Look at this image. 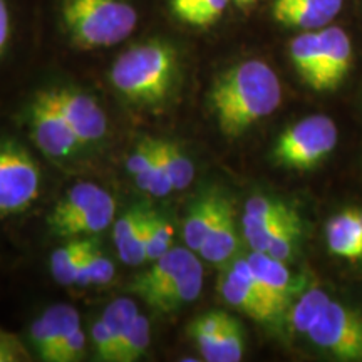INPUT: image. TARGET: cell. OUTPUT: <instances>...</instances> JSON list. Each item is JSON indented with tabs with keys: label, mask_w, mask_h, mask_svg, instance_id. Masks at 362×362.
I'll return each mask as SVG.
<instances>
[{
	"label": "cell",
	"mask_w": 362,
	"mask_h": 362,
	"mask_svg": "<svg viewBox=\"0 0 362 362\" xmlns=\"http://www.w3.org/2000/svg\"><path fill=\"white\" fill-rule=\"evenodd\" d=\"M115 264L96 242L81 262L76 285H107L115 279Z\"/></svg>",
	"instance_id": "4316f807"
},
{
	"label": "cell",
	"mask_w": 362,
	"mask_h": 362,
	"mask_svg": "<svg viewBox=\"0 0 362 362\" xmlns=\"http://www.w3.org/2000/svg\"><path fill=\"white\" fill-rule=\"evenodd\" d=\"M291 210V205L282 200H275L269 197H252L245 203V211H243V223H252V221H262L274 216L284 215L285 211Z\"/></svg>",
	"instance_id": "836d02e7"
},
{
	"label": "cell",
	"mask_w": 362,
	"mask_h": 362,
	"mask_svg": "<svg viewBox=\"0 0 362 362\" xmlns=\"http://www.w3.org/2000/svg\"><path fill=\"white\" fill-rule=\"evenodd\" d=\"M49 98L66 117L81 146L96 143L107 133V116L98 101L74 89H47Z\"/></svg>",
	"instance_id": "9c48e42d"
},
{
	"label": "cell",
	"mask_w": 362,
	"mask_h": 362,
	"mask_svg": "<svg viewBox=\"0 0 362 362\" xmlns=\"http://www.w3.org/2000/svg\"><path fill=\"white\" fill-rule=\"evenodd\" d=\"M210 101L221 133L238 138L277 110L282 103V84L269 64L250 59L215 81Z\"/></svg>",
	"instance_id": "6da1fadb"
},
{
	"label": "cell",
	"mask_w": 362,
	"mask_h": 362,
	"mask_svg": "<svg viewBox=\"0 0 362 362\" xmlns=\"http://www.w3.org/2000/svg\"><path fill=\"white\" fill-rule=\"evenodd\" d=\"M203 288V267L198 259L188 267L187 270L181 272L178 277L166 284L165 287L158 288L151 297L148 298L146 304L151 309L165 312H175L183 305L192 304L200 297Z\"/></svg>",
	"instance_id": "2e32d148"
},
{
	"label": "cell",
	"mask_w": 362,
	"mask_h": 362,
	"mask_svg": "<svg viewBox=\"0 0 362 362\" xmlns=\"http://www.w3.org/2000/svg\"><path fill=\"white\" fill-rule=\"evenodd\" d=\"M291 57L300 78L317 89L322 67V39L319 30H307L291 42Z\"/></svg>",
	"instance_id": "ffe728a7"
},
{
	"label": "cell",
	"mask_w": 362,
	"mask_h": 362,
	"mask_svg": "<svg viewBox=\"0 0 362 362\" xmlns=\"http://www.w3.org/2000/svg\"><path fill=\"white\" fill-rule=\"evenodd\" d=\"M160 149L163 161H165L171 181H173L175 192L187 189L194 178V166L192 160L178 143L170 141V139H160Z\"/></svg>",
	"instance_id": "d4e9b609"
},
{
	"label": "cell",
	"mask_w": 362,
	"mask_h": 362,
	"mask_svg": "<svg viewBox=\"0 0 362 362\" xmlns=\"http://www.w3.org/2000/svg\"><path fill=\"white\" fill-rule=\"evenodd\" d=\"M61 13L72 44L86 51L123 42L138 24L126 0H62Z\"/></svg>",
	"instance_id": "3957f363"
},
{
	"label": "cell",
	"mask_w": 362,
	"mask_h": 362,
	"mask_svg": "<svg viewBox=\"0 0 362 362\" xmlns=\"http://www.w3.org/2000/svg\"><path fill=\"white\" fill-rule=\"evenodd\" d=\"M93 342L98 361L117 362V344L112 337L111 330L107 329L106 322L103 320V317L93 325Z\"/></svg>",
	"instance_id": "d590c367"
},
{
	"label": "cell",
	"mask_w": 362,
	"mask_h": 362,
	"mask_svg": "<svg viewBox=\"0 0 362 362\" xmlns=\"http://www.w3.org/2000/svg\"><path fill=\"white\" fill-rule=\"evenodd\" d=\"M84 351H86V336L83 329L79 327L61 344V347H59L56 354L52 357V362H78L83 359Z\"/></svg>",
	"instance_id": "ab89813d"
},
{
	"label": "cell",
	"mask_w": 362,
	"mask_h": 362,
	"mask_svg": "<svg viewBox=\"0 0 362 362\" xmlns=\"http://www.w3.org/2000/svg\"><path fill=\"white\" fill-rule=\"evenodd\" d=\"M178 74V54L165 40H148L124 51L111 67L112 88L129 103L155 106L165 101Z\"/></svg>",
	"instance_id": "7a4b0ae2"
},
{
	"label": "cell",
	"mask_w": 362,
	"mask_h": 362,
	"mask_svg": "<svg viewBox=\"0 0 362 362\" xmlns=\"http://www.w3.org/2000/svg\"><path fill=\"white\" fill-rule=\"evenodd\" d=\"M247 260L265 298L277 310V314H280L291 300L292 292V277L291 272L285 267V262H280L262 252H252Z\"/></svg>",
	"instance_id": "5bb4252c"
},
{
	"label": "cell",
	"mask_w": 362,
	"mask_h": 362,
	"mask_svg": "<svg viewBox=\"0 0 362 362\" xmlns=\"http://www.w3.org/2000/svg\"><path fill=\"white\" fill-rule=\"evenodd\" d=\"M134 183L141 192H146L155 198H165L168 197L171 192H175L173 181H171L168 168H166L161 156L160 139L156 141V151L151 163H149V166L141 175L136 176Z\"/></svg>",
	"instance_id": "484cf974"
},
{
	"label": "cell",
	"mask_w": 362,
	"mask_h": 362,
	"mask_svg": "<svg viewBox=\"0 0 362 362\" xmlns=\"http://www.w3.org/2000/svg\"><path fill=\"white\" fill-rule=\"evenodd\" d=\"M40 168L13 139H0V216L21 214L39 198Z\"/></svg>",
	"instance_id": "5b68a950"
},
{
	"label": "cell",
	"mask_w": 362,
	"mask_h": 362,
	"mask_svg": "<svg viewBox=\"0 0 362 362\" xmlns=\"http://www.w3.org/2000/svg\"><path fill=\"white\" fill-rule=\"evenodd\" d=\"M81 327L79 312L71 305H52L30 324L29 339L33 342L39 359L52 362L61 344Z\"/></svg>",
	"instance_id": "30bf717a"
},
{
	"label": "cell",
	"mask_w": 362,
	"mask_h": 362,
	"mask_svg": "<svg viewBox=\"0 0 362 362\" xmlns=\"http://www.w3.org/2000/svg\"><path fill=\"white\" fill-rule=\"evenodd\" d=\"M344 0H274V19L302 30L324 29L341 12Z\"/></svg>",
	"instance_id": "8fae6325"
},
{
	"label": "cell",
	"mask_w": 362,
	"mask_h": 362,
	"mask_svg": "<svg viewBox=\"0 0 362 362\" xmlns=\"http://www.w3.org/2000/svg\"><path fill=\"white\" fill-rule=\"evenodd\" d=\"M194 260H197V257L188 247H173L170 252H166L165 255L153 262V265L146 272L138 275L131 282L129 291L146 302L158 288L165 287L166 284L178 277L181 272L187 270Z\"/></svg>",
	"instance_id": "9a60e30c"
},
{
	"label": "cell",
	"mask_w": 362,
	"mask_h": 362,
	"mask_svg": "<svg viewBox=\"0 0 362 362\" xmlns=\"http://www.w3.org/2000/svg\"><path fill=\"white\" fill-rule=\"evenodd\" d=\"M238 230H237V216H235V208L232 200L225 206L220 220L216 221L215 228L211 230L205 242L200 248V255L206 262L214 265H223L230 262L238 252Z\"/></svg>",
	"instance_id": "d6986e66"
},
{
	"label": "cell",
	"mask_w": 362,
	"mask_h": 362,
	"mask_svg": "<svg viewBox=\"0 0 362 362\" xmlns=\"http://www.w3.org/2000/svg\"><path fill=\"white\" fill-rule=\"evenodd\" d=\"M245 352V336L242 324L232 315H226L223 329L220 330L211 362H238Z\"/></svg>",
	"instance_id": "83f0119b"
},
{
	"label": "cell",
	"mask_w": 362,
	"mask_h": 362,
	"mask_svg": "<svg viewBox=\"0 0 362 362\" xmlns=\"http://www.w3.org/2000/svg\"><path fill=\"white\" fill-rule=\"evenodd\" d=\"M302 235V220L298 216L297 210L293 208L291 215L285 218V221L280 225L279 232L274 235L269 248H267V255L274 257L280 262H287L296 252L298 245V240Z\"/></svg>",
	"instance_id": "f546056e"
},
{
	"label": "cell",
	"mask_w": 362,
	"mask_h": 362,
	"mask_svg": "<svg viewBox=\"0 0 362 362\" xmlns=\"http://www.w3.org/2000/svg\"><path fill=\"white\" fill-rule=\"evenodd\" d=\"M149 344H151V327H149V320L144 315L138 314L134 322L131 324L128 334H126L117 362L139 361L144 354H146Z\"/></svg>",
	"instance_id": "4dcf8cb0"
},
{
	"label": "cell",
	"mask_w": 362,
	"mask_h": 362,
	"mask_svg": "<svg viewBox=\"0 0 362 362\" xmlns=\"http://www.w3.org/2000/svg\"><path fill=\"white\" fill-rule=\"evenodd\" d=\"M325 233L330 253L352 262L362 259V221L357 208H347L332 216Z\"/></svg>",
	"instance_id": "ac0fdd59"
},
{
	"label": "cell",
	"mask_w": 362,
	"mask_h": 362,
	"mask_svg": "<svg viewBox=\"0 0 362 362\" xmlns=\"http://www.w3.org/2000/svg\"><path fill=\"white\" fill-rule=\"evenodd\" d=\"M307 336L337 359L362 361V314L339 302H329Z\"/></svg>",
	"instance_id": "8992f818"
},
{
	"label": "cell",
	"mask_w": 362,
	"mask_h": 362,
	"mask_svg": "<svg viewBox=\"0 0 362 362\" xmlns=\"http://www.w3.org/2000/svg\"><path fill=\"white\" fill-rule=\"evenodd\" d=\"M230 198L216 189H208L198 200H194L183 226V238L189 250L200 252L203 242L215 228Z\"/></svg>",
	"instance_id": "4fadbf2b"
},
{
	"label": "cell",
	"mask_w": 362,
	"mask_h": 362,
	"mask_svg": "<svg viewBox=\"0 0 362 362\" xmlns=\"http://www.w3.org/2000/svg\"><path fill=\"white\" fill-rule=\"evenodd\" d=\"M228 2L230 0H200L181 21L194 27H208L220 19Z\"/></svg>",
	"instance_id": "e575fe53"
},
{
	"label": "cell",
	"mask_w": 362,
	"mask_h": 362,
	"mask_svg": "<svg viewBox=\"0 0 362 362\" xmlns=\"http://www.w3.org/2000/svg\"><path fill=\"white\" fill-rule=\"evenodd\" d=\"M30 361L27 347L16 334L0 329V362H25Z\"/></svg>",
	"instance_id": "f35d334b"
},
{
	"label": "cell",
	"mask_w": 362,
	"mask_h": 362,
	"mask_svg": "<svg viewBox=\"0 0 362 362\" xmlns=\"http://www.w3.org/2000/svg\"><path fill=\"white\" fill-rule=\"evenodd\" d=\"M148 208L136 205L133 208H129L128 211L123 216H119L115 221V228H112V242H115L116 247H119L121 243L126 242L131 237V233L138 228V225L146 218L148 215Z\"/></svg>",
	"instance_id": "8d00e7d4"
},
{
	"label": "cell",
	"mask_w": 362,
	"mask_h": 362,
	"mask_svg": "<svg viewBox=\"0 0 362 362\" xmlns=\"http://www.w3.org/2000/svg\"><path fill=\"white\" fill-rule=\"evenodd\" d=\"M8 39H11V13L6 0H0V54L7 47Z\"/></svg>",
	"instance_id": "60d3db41"
},
{
	"label": "cell",
	"mask_w": 362,
	"mask_h": 362,
	"mask_svg": "<svg viewBox=\"0 0 362 362\" xmlns=\"http://www.w3.org/2000/svg\"><path fill=\"white\" fill-rule=\"evenodd\" d=\"M138 307L131 298L121 297L112 300L110 305L106 307L103 314V320L106 322L107 329L111 330L112 337L117 344V359H119V351L123 346V341L128 334L131 324L134 322V319L138 317Z\"/></svg>",
	"instance_id": "f1b7e54d"
},
{
	"label": "cell",
	"mask_w": 362,
	"mask_h": 362,
	"mask_svg": "<svg viewBox=\"0 0 362 362\" xmlns=\"http://www.w3.org/2000/svg\"><path fill=\"white\" fill-rule=\"evenodd\" d=\"M357 211H359V218H361V221H362V210H359V208H357Z\"/></svg>",
	"instance_id": "ee69618b"
},
{
	"label": "cell",
	"mask_w": 362,
	"mask_h": 362,
	"mask_svg": "<svg viewBox=\"0 0 362 362\" xmlns=\"http://www.w3.org/2000/svg\"><path fill=\"white\" fill-rule=\"evenodd\" d=\"M330 298L322 291H309L298 298V302L293 305L291 312V325L298 334H309V330L314 327V324L322 315L325 307L329 305Z\"/></svg>",
	"instance_id": "cb8c5ba5"
},
{
	"label": "cell",
	"mask_w": 362,
	"mask_h": 362,
	"mask_svg": "<svg viewBox=\"0 0 362 362\" xmlns=\"http://www.w3.org/2000/svg\"><path fill=\"white\" fill-rule=\"evenodd\" d=\"M198 2H200V0H171V7H173L176 17L181 21Z\"/></svg>",
	"instance_id": "b9f144b4"
},
{
	"label": "cell",
	"mask_w": 362,
	"mask_h": 362,
	"mask_svg": "<svg viewBox=\"0 0 362 362\" xmlns=\"http://www.w3.org/2000/svg\"><path fill=\"white\" fill-rule=\"evenodd\" d=\"M175 226L171 221L151 210L148 232V262H155L173 248Z\"/></svg>",
	"instance_id": "1f68e13d"
},
{
	"label": "cell",
	"mask_w": 362,
	"mask_h": 362,
	"mask_svg": "<svg viewBox=\"0 0 362 362\" xmlns=\"http://www.w3.org/2000/svg\"><path fill=\"white\" fill-rule=\"evenodd\" d=\"M319 33L322 39V67L315 90H334L351 69L352 44L341 27H324Z\"/></svg>",
	"instance_id": "7c38bea8"
},
{
	"label": "cell",
	"mask_w": 362,
	"mask_h": 362,
	"mask_svg": "<svg viewBox=\"0 0 362 362\" xmlns=\"http://www.w3.org/2000/svg\"><path fill=\"white\" fill-rule=\"evenodd\" d=\"M218 292L226 304L259 322H267L279 315L265 298L247 259L235 260L232 267L221 275L218 279Z\"/></svg>",
	"instance_id": "ba28073f"
},
{
	"label": "cell",
	"mask_w": 362,
	"mask_h": 362,
	"mask_svg": "<svg viewBox=\"0 0 362 362\" xmlns=\"http://www.w3.org/2000/svg\"><path fill=\"white\" fill-rule=\"evenodd\" d=\"M149 216H151V210L148 211L146 218L138 225V228L131 233V237L126 242L121 243L117 248L119 259L123 264L129 267L143 265L148 262V232H149Z\"/></svg>",
	"instance_id": "d6a6232c"
},
{
	"label": "cell",
	"mask_w": 362,
	"mask_h": 362,
	"mask_svg": "<svg viewBox=\"0 0 362 362\" xmlns=\"http://www.w3.org/2000/svg\"><path fill=\"white\" fill-rule=\"evenodd\" d=\"M94 243V238H69L66 245L54 250L51 255V272L59 285L67 287L78 282L81 262Z\"/></svg>",
	"instance_id": "44dd1931"
},
{
	"label": "cell",
	"mask_w": 362,
	"mask_h": 362,
	"mask_svg": "<svg viewBox=\"0 0 362 362\" xmlns=\"http://www.w3.org/2000/svg\"><path fill=\"white\" fill-rule=\"evenodd\" d=\"M115 198L106 189H103L96 200L90 203L86 210L56 226L52 233L61 238H79L81 235H96L106 230L115 221Z\"/></svg>",
	"instance_id": "e0dca14e"
},
{
	"label": "cell",
	"mask_w": 362,
	"mask_h": 362,
	"mask_svg": "<svg viewBox=\"0 0 362 362\" xmlns=\"http://www.w3.org/2000/svg\"><path fill=\"white\" fill-rule=\"evenodd\" d=\"M226 315L228 314L220 310L206 312V314L197 317L188 327L189 336H192L193 341L197 342L203 359L208 362H211V357H214L216 339H218L220 330L223 329Z\"/></svg>",
	"instance_id": "603a6c76"
},
{
	"label": "cell",
	"mask_w": 362,
	"mask_h": 362,
	"mask_svg": "<svg viewBox=\"0 0 362 362\" xmlns=\"http://www.w3.org/2000/svg\"><path fill=\"white\" fill-rule=\"evenodd\" d=\"M29 126L33 139L45 156L67 158L81 146L78 136L49 98L47 89L39 90L30 103Z\"/></svg>",
	"instance_id": "52a82bcc"
},
{
	"label": "cell",
	"mask_w": 362,
	"mask_h": 362,
	"mask_svg": "<svg viewBox=\"0 0 362 362\" xmlns=\"http://www.w3.org/2000/svg\"><path fill=\"white\" fill-rule=\"evenodd\" d=\"M156 141L158 139L155 138H143L129 153V156L126 158V170H128L129 175H133V178L141 175L149 166L153 156H155Z\"/></svg>",
	"instance_id": "74e56055"
},
{
	"label": "cell",
	"mask_w": 362,
	"mask_h": 362,
	"mask_svg": "<svg viewBox=\"0 0 362 362\" xmlns=\"http://www.w3.org/2000/svg\"><path fill=\"white\" fill-rule=\"evenodd\" d=\"M103 192V188H99L94 183H78L74 185L69 192L66 193V197L61 202H57V205L54 206L52 214L49 215L47 225L49 228L54 230L64 221L71 220L72 216L79 215L81 211L86 210L90 203H93L99 197V193Z\"/></svg>",
	"instance_id": "7402d4cb"
},
{
	"label": "cell",
	"mask_w": 362,
	"mask_h": 362,
	"mask_svg": "<svg viewBox=\"0 0 362 362\" xmlns=\"http://www.w3.org/2000/svg\"><path fill=\"white\" fill-rule=\"evenodd\" d=\"M235 4H237L238 7H242V8H247V7H250V6H253V4L257 2V0H233Z\"/></svg>",
	"instance_id": "7bdbcfd3"
},
{
	"label": "cell",
	"mask_w": 362,
	"mask_h": 362,
	"mask_svg": "<svg viewBox=\"0 0 362 362\" xmlns=\"http://www.w3.org/2000/svg\"><path fill=\"white\" fill-rule=\"evenodd\" d=\"M337 126L322 115L298 121L279 136L274 158L288 170H312L337 146Z\"/></svg>",
	"instance_id": "277c9868"
}]
</instances>
